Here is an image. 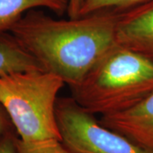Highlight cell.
I'll use <instances>...</instances> for the list:
<instances>
[{"instance_id":"6da1fadb","label":"cell","mask_w":153,"mask_h":153,"mask_svg":"<svg viewBox=\"0 0 153 153\" xmlns=\"http://www.w3.org/2000/svg\"><path fill=\"white\" fill-rule=\"evenodd\" d=\"M118 16V10H103L59 19L35 9L9 33L42 70L60 76L71 89L117 44Z\"/></svg>"},{"instance_id":"7a4b0ae2","label":"cell","mask_w":153,"mask_h":153,"mask_svg":"<svg viewBox=\"0 0 153 153\" xmlns=\"http://www.w3.org/2000/svg\"><path fill=\"white\" fill-rule=\"evenodd\" d=\"M152 92V61L117 44L71 88V97L102 117L129 109Z\"/></svg>"},{"instance_id":"3957f363","label":"cell","mask_w":153,"mask_h":153,"mask_svg":"<svg viewBox=\"0 0 153 153\" xmlns=\"http://www.w3.org/2000/svg\"><path fill=\"white\" fill-rule=\"evenodd\" d=\"M64 85L60 76L42 69L0 75V104L22 140H61L56 104Z\"/></svg>"},{"instance_id":"277c9868","label":"cell","mask_w":153,"mask_h":153,"mask_svg":"<svg viewBox=\"0 0 153 153\" xmlns=\"http://www.w3.org/2000/svg\"><path fill=\"white\" fill-rule=\"evenodd\" d=\"M56 119L61 141L74 153H153L102 125L74 99L59 98Z\"/></svg>"},{"instance_id":"5b68a950","label":"cell","mask_w":153,"mask_h":153,"mask_svg":"<svg viewBox=\"0 0 153 153\" xmlns=\"http://www.w3.org/2000/svg\"><path fill=\"white\" fill-rule=\"evenodd\" d=\"M116 42L153 62V0L119 11Z\"/></svg>"},{"instance_id":"8992f818","label":"cell","mask_w":153,"mask_h":153,"mask_svg":"<svg viewBox=\"0 0 153 153\" xmlns=\"http://www.w3.org/2000/svg\"><path fill=\"white\" fill-rule=\"evenodd\" d=\"M99 121L153 152V92L131 108L102 116Z\"/></svg>"},{"instance_id":"52a82bcc","label":"cell","mask_w":153,"mask_h":153,"mask_svg":"<svg viewBox=\"0 0 153 153\" xmlns=\"http://www.w3.org/2000/svg\"><path fill=\"white\" fill-rule=\"evenodd\" d=\"M69 0H0V37L27 12L35 9H46L61 16L67 13Z\"/></svg>"},{"instance_id":"ba28073f","label":"cell","mask_w":153,"mask_h":153,"mask_svg":"<svg viewBox=\"0 0 153 153\" xmlns=\"http://www.w3.org/2000/svg\"><path fill=\"white\" fill-rule=\"evenodd\" d=\"M41 69L10 33L0 37V75L18 71Z\"/></svg>"},{"instance_id":"9c48e42d","label":"cell","mask_w":153,"mask_h":153,"mask_svg":"<svg viewBox=\"0 0 153 153\" xmlns=\"http://www.w3.org/2000/svg\"><path fill=\"white\" fill-rule=\"evenodd\" d=\"M16 153H74L66 147L61 140L49 139L35 141L17 140Z\"/></svg>"},{"instance_id":"30bf717a","label":"cell","mask_w":153,"mask_h":153,"mask_svg":"<svg viewBox=\"0 0 153 153\" xmlns=\"http://www.w3.org/2000/svg\"><path fill=\"white\" fill-rule=\"evenodd\" d=\"M146 0H84L80 16L98 11L124 10Z\"/></svg>"},{"instance_id":"8fae6325","label":"cell","mask_w":153,"mask_h":153,"mask_svg":"<svg viewBox=\"0 0 153 153\" xmlns=\"http://www.w3.org/2000/svg\"><path fill=\"white\" fill-rule=\"evenodd\" d=\"M18 139L16 132L0 136V153H16Z\"/></svg>"},{"instance_id":"7c38bea8","label":"cell","mask_w":153,"mask_h":153,"mask_svg":"<svg viewBox=\"0 0 153 153\" xmlns=\"http://www.w3.org/2000/svg\"><path fill=\"white\" fill-rule=\"evenodd\" d=\"M13 132H16V128L5 109L0 104V136Z\"/></svg>"},{"instance_id":"4fadbf2b","label":"cell","mask_w":153,"mask_h":153,"mask_svg":"<svg viewBox=\"0 0 153 153\" xmlns=\"http://www.w3.org/2000/svg\"><path fill=\"white\" fill-rule=\"evenodd\" d=\"M84 0H69L67 16L69 18H77L80 16V12Z\"/></svg>"}]
</instances>
